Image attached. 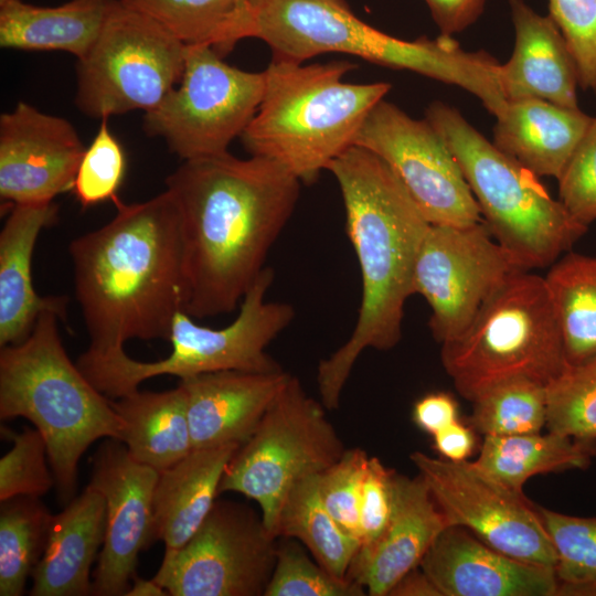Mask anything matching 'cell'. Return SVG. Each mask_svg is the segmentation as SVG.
Segmentation results:
<instances>
[{"mask_svg": "<svg viewBox=\"0 0 596 596\" xmlns=\"http://www.w3.org/2000/svg\"><path fill=\"white\" fill-rule=\"evenodd\" d=\"M300 183L273 160L230 152L185 160L167 177L179 212L189 316L237 307L294 213Z\"/></svg>", "mask_w": 596, "mask_h": 596, "instance_id": "6da1fadb", "label": "cell"}, {"mask_svg": "<svg viewBox=\"0 0 596 596\" xmlns=\"http://www.w3.org/2000/svg\"><path fill=\"white\" fill-rule=\"evenodd\" d=\"M115 216L74 238L75 296L89 345L81 355L105 358L129 339H169L184 310L187 285L179 212L168 190L138 203L114 200Z\"/></svg>", "mask_w": 596, "mask_h": 596, "instance_id": "7a4b0ae2", "label": "cell"}, {"mask_svg": "<svg viewBox=\"0 0 596 596\" xmlns=\"http://www.w3.org/2000/svg\"><path fill=\"white\" fill-rule=\"evenodd\" d=\"M342 195L347 234L362 280L358 320L350 338L317 369L320 401L340 405L344 385L365 349L386 351L402 337L404 307L429 223L392 168L353 145L328 167Z\"/></svg>", "mask_w": 596, "mask_h": 596, "instance_id": "3957f363", "label": "cell"}, {"mask_svg": "<svg viewBox=\"0 0 596 596\" xmlns=\"http://www.w3.org/2000/svg\"><path fill=\"white\" fill-rule=\"evenodd\" d=\"M247 38L264 41L278 60L305 63L324 53L349 54L459 86L485 106L500 98V63L486 51L467 52L441 34L392 36L358 18L344 0H247Z\"/></svg>", "mask_w": 596, "mask_h": 596, "instance_id": "277c9868", "label": "cell"}, {"mask_svg": "<svg viewBox=\"0 0 596 596\" xmlns=\"http://www.w3.org/2000/svg\"><path fill=\"white\" fill-rule=\"evenodd\" d=\"M349 61L305 65L274 58L264 70L260 105L241 135L251 156L280 164L304 183L348 148L370 111L391 89L386 82L348 83Z\"/></svg>", "mask_w": 596, "mask_h": 596, "instance_id": "5b68a950", "label": "cell"}, {"mask_svg": "<svg viewBox=\"0 0 596 596\" xmlns=\"http://www.w3.org/2000/svg\"><path fill=\"white\" fill-rule=\"evenodd\" d=\"M58 320L44 312L24 341L1 348L0 417H24L42 434L57 497L67 504L82 455L97 439L120 440L123 421L68 358Z\"/></svg>", "mask_w": 596, "mask_h": 596, "instance_id": "8992f818", "label": "cell"}, {"mask_svg": "<svg viewBox=\"0 0 596 596\" xmlns=\"http://www.w3.org/2000/svg\"><path fill=\"white\" fill-rule=\"evenodd\" d=\"M425 118L446 141L493 238L520 268L553 265L585 234L539 177L483 137L455 107L433 102Z\"/></svg>", "mask_w": 596, "mask_h": 596, "instance_id": "52a82bcc", "label": "cell"}, {"mask_svg": "<svg viewBox=\"0 0 596 596\" xmlns=\"http://www.w3.org/2000/svg\"><path fill=\"white\" fill-rule=\"evenodd\" d=\"M440 345L446 373L470 402L513 380L546 385L566 366L545 278L525 269L511 273L467 329Z\"/></svg>", "mask_w": 596, "mask_h": 596, "instance_id": "ba28073f", "label": "cell"}, {"mask_svg": "<svg viewBox=\"0 0 596 596\" xmlns=\"http://www.w3.org/2000/svg\"><path fill=\"white\" fill-rule=\"evenodd\" d=\"M273 280L274 270L265 267L242 298L237 317L223 328L198 324L179 310L168 339L171 352L164 359L138 361L123 350L105 358L79 356L76 364L98 391L113 400L159 375L181 380L217 371H281L266 349L290 324L295 310L287 302L266 300Z\"/></svg>", "mask_w": 596, "mask_h": 596, "instance_id": "9c48e42d", "label": "cell"}, {"mask_svg": "<svg viewBox=\"0 0 596 596\" xmlns=\"http://www.w3.org/2000/svg\"><path fill=\"white\" fill-rule=\"evenodd\" d=\"M326 411L321 401L308 395L299 379L290 375L227 464L219 493L233 491L254 500L273 534L294 486L324 471L347 449Z\"/></svg>", "mask_w": 596, "mask_h": 596, "instance_id": "30bf717a", "label": "cell"}, {"mask_svg": "<svg viewBox=\"0 0 596 596\" xmlns=\"http://www.w3.org/2000/svg\"><path fill=\"white\" fill-rule=\"evenodd\" d=\"M188 45L114 0L88 52L76 62L75 105L105 119L157 107L179 84Z\"/></svg>", "mask_w": 596, "mask_h": 596, "instance_id": "8fae6325", "label": "cell"}, {"mask_svg": "<svg viewBox=\"0 0 596 596\" xmlns=\"http://www.w3.org/2000/svg\"><path fill=\"white\" fill-rule=\"evenodd\" d=\"M265 72L227 64L212 46L188 45L179 84L145 113L143 130L183 161L228 152L255 116Z\"/></svg>", "mask_w": 596, "mask_h": 596, "instance_id": "7c38bea8", "label": "cell"}, {"mask_svg": "<svg viewBox=\"0 0 596 596\" xmlns=\"http://www.w3.org/2000/svg\"><path fill=\"white\" fill-rule=\"evenodd\" d=\"M277 544L260 513L216 500L182 547L166 549L153 579L172 596H264Z\"/></svg>", "mask_w": 596, "mask_h": 596, "instance_id": "4fadbf2b", "label": "cell"}, {"mask_svg": "<svg viewBox=\"0 0 596 596\" xmlns=\"http://www.w3.org/2000/svg\"><path fill=\"white\" fill-rule=\"evenodd\" d=\"M411 461L449 525L467 529L512 557L554 567V546L539 508L523 492L499 482L473 461H451L422 451H414Z\"/></svg>", "mask_w": 596, "mask_h": 596, "instance_id": "5bb4252c", "label": "cell"}, {"mask_svg": "<svg viewBox=\"0 0 596 596\" xmlns=\"http://www.w3.org/2000/svg\"><path fill=\"white\" fill-rule=\"evenodd\" d=\"M518 269L482 220L467 226L430 224L417 255L413 291L429 305L435 340L443 344L461 334Z\"/></svg>", "mask_w": 596, "mask_h": 596, "instance_id": "9a60e30c", "label": "cell"}, {"mask_svg": "<svg viewBox=\"0 0 596 596\" xmlns=\"http://www.w3.org/2000/svg\"><path fill=\"white\" fill-rule=\"evenodd\" d=\"M354 145L392 168L429 224L467 226L481 221L457 160L426 118H412L384 98L368 115Z\"/></svg>", "mask_w": 596, "mask_h": 596, "instance_id": "2e32d148", "label": "cell"}, {"mask_svg": "<svg viewBox=\"0 0 596 596\" xmlns=\"http://www.w3.org/2000/svg\"><path fill=\"white\" fill-rule=\"evenodd\" d=\"M159 471L135 460L124 443L107 438L93 457L88 486L106 502V530L92 595L121 596L136 576L138 556L152 538V501Z\"/></svg>", "mask_w": 596, "mask_h": 596, "instance_id": "e0dca14e", "label": "cell"}, {"mask_svg": "<svg viewBox=\"0 0 596 596\" xmlns=\"http://www.w3.org/2000/svg\"><path fill=\"white\" fill-rule=\"evenodd\" d=\"M65 118L19 102L0 116V196L10 205L53 202L73 189L85 152Z\"/></svg>", "mask_w": 596, "mask_h": 596, "instance_id": "ac0fdd59", "label": "cell"}, {"mask_svg": "<svg viewBox=\"0 0 596 596\" xmlns=\"http://www.w3.org/2000/svg\"><path fill=\"white\" fill-rule=\"evenodd\" d=\"M419 567L441 596L558 595L553 566L507 555L456 525L438 535Z\"/></svg>", "mask_w": 596, "mask_h": 596, "instance_id": "d6986e66", "label": "cell"}, {"mask_svg": "<svg viewBox=\"0 0 596 596\" xmlns=\"http://www.w3.org/2000/svg\"><path fill=\"white\" fill-rule=\"evenodd\" d=\"M449 526L423 478L394 471L393 509L383 534L373 544L360 546L347 578L362 586L369 596H387Z\"/></svg>", "mask_w": 596, "mask_h": 596, "instance_id": "ffe728a7", "label": "cell"}, {"mask_svg": "<svg viewBox=\"0 0 596 596\" xmlns=\"http://www.w3.org/2000/svg\"><path fill=\"white\" fill-rule=\"evenodd\" d=\"M289 377L281 370L217 371L181 379L193 449L244 444Z\"/></svg>", "mask_w": 596, "mask_h": 596, "instance_id": "44dd1931", "label": "cell"}, {"mask_svg": "<svg viewBox=\"0 0 596 596\" xmlns=\"http://www.w3.org/2000/svg\"><path fill=\"white\" fill-rule=\"evenodd\" d=\"M54 202L13 204L0 233V347L24 341L39 317L52 312L65 322L68 298L41 296L32 280V256L42 230L57 221Z\"/></svg>", "mask_w": 596, "mask_h": 596, "instance_id": "7402d4cb", "label": "cell"}, {"mask_svg": "<svg viewBox=\"0 0 596 596\" xmlns=\"http://www.w3.org/2000/svg\"><path fill=\"white\" fill-rule=\"evenodd\" d=\"M515 30L514 50L500 64L499 79L508 102L539 98L577 109L578 71L552 17L541 15L524 0H509Z\"/></svg>", "mask_w": 596, "mask_h": 596, "instance_id": "603a6c76", "label": "cell"}, {"mask_svg": "<svg viewBox=\"0 0 596 596\" xmlns=\"http://www.w3.org/2000/svg\"><path fill=\"white\" fill-rule=\"evenodd\" d=\"M106 530V502L91 486L52 514L44 552L32 573V596L92 595L91 567Z\"/></svg>", "mask_w": 596, "mask_h": 596, "instance_id": "cb8c5ba5", "label": "cell"}, {"mask_svg": "<svg viewBox=\"0 0 596 596\" xmlns=\"http://www.w3.org/2000/svg\"><path fill=\"white\" fill-rule=\"evenodd\" d=\"M237 444L196 448L159 471L152 501V538L182 547L211 511Z\"/></svg>", "mask_w": 596, "mask_h": 596, "instance_id": "d4e9b609", "label": "cell"}, {"mask_svg": "<svg viewBox=\"0 0 596 596\" xmlns=\"http://www.w3.org/2000/svg\"><path fill=\"white\" fill-rule=\"evenodd\" d=\"M592 119L539 98L511 100L497 118L493 143L538 177L557 179Z\"/></svg>", "mask_w": 596, "mask_h": 596, "instance_id": "484cf974", "label": "cell"}, {"mask_svg": "<svg viewBox=\"0 0 596 596\" xmlns=\"http://www.w3.org/2000/svg\"><path fill=\"white\" fill-rule=\"evenodd\" d=\"M114 0H71L41 7L0 0V46L63 51L83 57L96 41Z\"/></svg>", "mask_w": 596, "mask_h": 596, "instance_id": "4316f807", "label": "cell"}, {"mask_svg": "<svg viewBox=\"0 0 596 596\" xmlns=\"http://www.w3.org/2000/svg\"><path fill=\"white\" fill-rule=\"evenodd\" d=\"M110 404L123 421L120 441L140 464L162 471L193 450L184 387L135 391Z\"/></svg>", "mask_w": 596, "mask_h": 596, "instance_id": "83f0119b", "label": "cell"}, {"mask_svg": "<svg viewBox=\"0 0 596 596\" xmlns=\"http://www.w3.org/2000/svg\"><path fill=\"white\" fill-rule=\"evenodd\" d=\"M596 457V440L576 439L547 430L512 436H485L473 461L504 486L523 492L535 475L586 469Z\"/></svg>", "mask_w": 596, "mask_h": 596, "instance_id": "f1b7e54d", "label": "cell"}, {"mask_svg": "<svg viewBox=\"0 0 596 596\" xmlns=\"http://www.w3.org/2000/svg\"><path fill=\"white\" fill-rule=\"evenodd\" d=\"M566 365L596 359V257L567 252L544 277Z\"/></svg>", "mask_w": 596, "mask_h": 596, "instance_id": "f546056e", "label": "cell"}, {"mask_svg": "<svg viewBox=\"0 0 596 596\" xmlns=\"http://www.w3.org/2000/svg\"><path fill=\"white\" fill-rule=\"evenodd\" d=\"M319 475L300 480L289 491L273 534L277 539L299 541L330 574L347 578L360 543L339 526L324 507L319 492Z\"/></svg>", "mask_w": 596, "mask_h": 596, "instance_id": "4dcf8cb0", "label": "cell"}, {"mask_svg": "<svg viewBox=\"0 0 596 596\" xmlns=\"http://www.w3.org/2000/svg\"><path fill=\"white\" fill-rule=\"evenodd\" d=\"M185 45H209L221 56L244 39L247 0H118Z\"/></svg>", "mask_w": 596, "mask_h": 596, "instance_id": "1f68e13d", "label": "cell"}, {"mask_svg": "<svg viewBox=\"0 0 596 596\" xmlns=\"http://www.w3.org/2000/svg\"><path fill=\"white\" fill-rule=\"evenodd\" d=\"M0 502V595L20 596L44 552L52 514L39 497Z\"/></svg>", "mask_w": 596, "mask_h": 596, "instance_id": "d6a6232c", "label": "cell"}, {"mask_svg": "<svg viewBox=\"0 0 596 596\" xmlns=\"http://www.w3.org/2000/svg\"><path fill=\"white\" fill-rule=\"evenodd\" d=\"M545 386L520 379L492 387L471 402L470 426L485 436L540 433L546 424Z\"/></svg>", "mask_w": 596, "mask_h": 596, "instance_id": "836d02e7", "label": "cell"}, {"mask_svg": "<svg viewBox=\"0 0 596 596\" xmlns=\"http://www.w3.org/2000/svg\"><path fill=\"white\" fill-rule=\"evenodd\" d=\"M539 511L554 546L558 595L596 596V517Z\"/></svg>", "mask_w": 596, "mask_h": 596, "instance_id": "e575fe53", "label": "cell"}, {"mask_svg": "<svg viewBox=\"0 0 596 596\" xmlns=\"http://www.w3.org/2000/svg\"><path fill=\"white\" fill-rule=\"evenodd\" d=\"M545 387L547 430L596 440V359L566 365Z\"/></svg>", "mask_w": 596, "mask_h": 596, "instance_id": "d590c367", "label": "cell"}, {"mask_svg": "<svg viewBox=\"0 0 596 596\" xmlns=\"http://www.w3.org/2000/svg\"><path fill=\"white\" fill-rule=\"evenodd\" d=\"M277 544L276 562L264 596H364L359 584L330 574L294 539Z\"/></svg>", "mask_w": 596, "mask_h": 596, "instance_id": "8d00e7d4", "label": "cell"}, {"mask_svg": "<svg viewBox=\"0 0 596 596\" xmlns=\"http://www.w3.org/2000/svg\"><path fill=\"white\" fill-rule=\"evenodd\" d=\"M2 435L13 441L0 459V501L18 496L42 497L55 486L46 464L47 447L36 428L21 433L1 427Z\"/></svg>", "mask_w": 596, "mask_h": 596, "instance_id": "74e56055", "label": "cell"}, {"mask_svg": "<svg viewBox=\"0 0 596 596\" xmlns=\"http://www.w3.org/2000/svg\"><path fill=\"white\" fill-rule=\"evenodd\" d=\"M102 119L97 134L85 149L73 184L83 207L114 200L123 183L127 160L123 146Z\"/></svg>", "mask_w": 596, "mask_h": 596, "instance_id": "f35d334b", "label": "cell"}, {"mask_svg": "<svg viewBox=\"0 0 596 596\" xmlns=\"http://www.w3.org/2000/svg\"><path fill=\"white\" fill-rule=\"evenodd\" d=\"M369 457L359 447L347 448L337 461L319 475V492L324 507L339 526L359 543L360 498Z\"/></svg>", "mask_w": 596, "mask_h": 596, "instance_id": "ab89813d", "label": "cell"}, {"mask_svg": "<svg viewBox=\"0 0 596 596\" xmlns=\"http://www.w3.org/2000/svg\"><path fill=\"white\" fill-rule=\"evenodd\" d=\"M557 180L561 203L577 222L588 227L596 221V117Z\"/></svg>", "mask_w": 596, "mask_h": 596, "instance_id": "60d3db41", "label": "cell"}, {"mask_svg": "<svg viewBox=\"0 0 596 596\" xmlns=\"http://www.w3.org/2000/svg\"><path fill=\"white\" fill-rule=\"evenodd\" d=\"M549 9L575 60L579 86L596 89V0H549Z\"/></svg>", "mask_w": 596, "mask_h": 596, "instance_id": "b9f144b4", "label": "cell"}, {"mask_svg": "<svg viewBox=\"0 0 596 596\" xmlns=\"http://www.w3.org/2000/svg\"><path fill=\"white\" fill-rule=\"evenodd\" d=\"M393 475L394 470L385 467L377 457H369L359 509L360 546L377 541L390 522L393 509Z\"/></svg>", "mask_w": 596, "mask_h": 596, "instance_id": "7bdbcfd3", "label": "cell"}, {"mask_svg": "<svg viewBox=\"0 0 596 596\" xmlns=\"http://www.w3.org/2000/svg\"><path fill=\"white\" fill-rule=\"evenodd\" d=\"M441 35L453 36L475 23L487 0H425Z\"/></svg>", "mask_w": 596, "mask_h": 596, "instance_id": "ee69618b", "label": "cell"}, {"mask_svg": "<svg viewBox=\"0 0 596 596\" xmlns=\"http://www.w3.org/2000/svg\"><path fill=\"white\" fill-rule=\"evenodd\" d=\"M458 405L447 393H429L421 397L413 407L412 418L423 432L435 435L458 421Z\"/></svg>", "mask_w": 596, "mask_h": 596, "instance_id": "f6af8a7d", "label": "cell"}, {"mask_svg": "<svg viewBox=\"0 0 596 596\" xmlns=\"http://www.w3.org/2000/svg\"><path fill=\"white\" fill-rule=\"evenodd\" d=\"M434 448L440 457L451 461H464L472 454L476 444L475 430L458 421L433 435Z\"/></svg>", "mask_w": 596, "mask_h": 596, "instance_id": "bcb514c9", "label": "cell"}, {"mask_svg": "<svg viewBox=\"0 0 596 596\" xmlns=\"http://www.w3.org/2000/svg\"><path fill=\"white\" fill-rule=\"evenodd\" d=\"M387 596H441L438 588L418 566L405 574Z\"/></svg>", "mask_w": 596, "mask_h": 596, "instance_id": "7dc6e473", "label": "cell"}, {"mask_svg": "<svg viewBox=\"0 0 596 596\" xmlns=\"http://www.w3.org/2000/svg\"><path fill=\"white\" fill-rule=\"evenodd\" d=\"M126 596H166L167 590L153 578L143 579L135 576L132 584L125 594Z\"/></svg>", "mask_w": 596, "mask_h": 596, "instance_id": "c3c4849f", "label": "cell"}]
</instances>
